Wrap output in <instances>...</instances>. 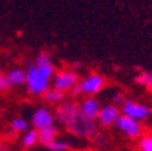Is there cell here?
Instances as JSON below:
<instances>
[{
	"label": "cell",
	"mask_w": 152,
	"mask_h": 151,
	"mask_svg": "<svg viewBox=\"0 0 152 151\" xmlns=\"http://www.w3.org/2000/svg\"><path fill=\"white\" fill-rule=\"evenodd\" d=\"M57 135H58V131H57L56 127L54 125L48 127V128H44V129H41V131H38V142L46 147L48 144H50L52 142L56 140Z\"/></svg>",
	"instance_id": "obj_11"
},
{
	"label": "cell",
	"mask_w": 152,
	"mask_h": 151,
	"mask_svg": "<svg viewBox=\"0 0 152 151\" xmlns=\"http://www.w3.org/2000/svg\"><path fill=\"white\" fill-rule=\"evenodd\" d=\"M37 143H38V131H35V129L26 131V133L23 135V139H22V144L28 148V147H33Z\"/></svg>",
	"instance_id": "obj_15"
},
{
	"label": "cell",
	"mask_w": 152,
	"mask_h": 151,
	"mask_svg": "<svg viewBox=\"0 0 152 151\" xmlns=\"http://www.w3.org/2000/svg\"><path fill=\"white\" fill-rule=\"evenodd\" d=\"M56 74V67L53 63L31 64L26 69V88L31 95H44L49 90V86Z\"/></svg>",
	"instance_id": "obj_1"
},
{
	"label": "cell",
	"mask_w": 152,
	"mask_h": 151,
	"mask_svg": "<svg viewBox=\"0 0 152 151\" xmlns=\"http://www.w3.org/2000/svg\"><path fill=\"white\" fill-rule=\"evenodd\" d=\"M31 124L34 125L35 131H41L54 125V116L48 108H38L31 116Z\"/></svg>",
	"instance_id": "obj_10"
},
{
	"label": "cell",
	"mask_w": 152,
	"mask_h": 151,
	"mask_svg": "<svg viewBox=\"0 0 152 151\" xmlns=\"http://www.w3.org/2000/svg\"><path fill=\"white\" fill-rule=\"evenodd\" d=\"M121 114L128 116L130 119L136 120V121H144L151 116V108L147 106L145 104L137 102L133 99H125L122 105H121Z\"/></svg>",
	"instance_id": "obj_4"
},
{
	"label": "cell",
	"mask_w": 152,
	"mask_h": 151,
	"mask_svg": "<svg viewBox=\"0 0 152 151\" xmlns=\"http://www.w3.org/2000/svg\"><path fill=\"white\" fill-rule=\"evenodd\" d=\"M125 102V98H124V95L122 94H115L113 97V102L111 104L113 105H115V106H118V108H121V105Z\"/></svg>",
	"instance_id": "obj_20"
},
{
	"label": "cell",
	"mask_w": 152,
	"mask_h": 151,
	"mask_svg": "<svg viewBox=\"0 0 152 151\" xmlns=\"http://www.w3.org/2000/svg\"><path fill=\"white\" fill-rule=\"evenodd\" d=\"M64 97H65V94L61 93V91H58V90H56V88H49V90L44 94L45 101H46L48 104H52V105L61 104L63 99H64Z\"/></svg>",
	"instance_id": "obj_13"
},
{
	"label": "cell",
	"mask_w": 152,
	"mask_h": 151,
	"mask_svg": "<svg viewBox=\"0 0 152 151\" xmlns=\"http://www.w3.org/2000/svg\"><path fill=\"white\" fill-rule=\"evenodd\" d=\"M71 94L73 95V97H77V95H82L83 94V90H82V86H80V83H77V85H75L72 87V90H71Z\"/></svg>",
	"instance_id": "obj_22"
},
{
	"label": "cell",
	"mask_w": 152,
	"mask_h": 151,
	"mask_svg": "<svg viewBox=\"0 0 152 151\" xmlns=\"http://www.w3.org/2000/svg\"><path fill=\"white\" fill-rule=\"evenodd\" d=\"M139 151H152V135H142L137 143Z\"/></svg>",
	"instance_id": "obj_18"
},
{
	"label": "cell",
	"mask_w": 152,
	"mask_h": 151,
	"mask_svg": "<svg viewBox=\"0 0 152 151\" xmlns=\"http://www.w3.org/2000/svg\"><path fill=\"white\" fill-rule=\"evenodd\" d=\"M11 128L15 132H26L28 131V123L22 117H16L11 121Z\"/></svg>",
	"instance_id": "obj_16"
},
{
	"label": "cell",
	"mask_w": 152,
	"mask_h": 151,
	"mask_svg": "<svg viewBox=\"0 0 152 151\" xmlns=\"http://www.w3.org/2000/svg\"><path fill=\"white\" fill-rule=\"evenodd\" d=\"M8 87H10V83L7 80V78L0 74V91H6Z\"/></svg>",
	"instance_id": "obj_21"
},
{
	"label": "cell",
	"mask_w": 152,
	"mask_h": 151,
	"mask_svg": "<svg viewBox=\"0 0 152 151\" xmlns=\"http://www.w3.org/2000/svg\"><path fill=\"white\" fill-rule=\"evenodd\" d=\"M79 83L82 86L83 94L92 97V95L102 91V88L106 85V80H104V76L101 75V74H90L84 79L79 80Z\"/></svg>",
	"instance_id": "obj_7"
},
{
	"label": "cell",
	"mask_w": 152,
	"mask_h": 151,
	"mask_svg": "<svg viewBox=\"0 0 152 151\" xmlns=\"http://www.w3.org/2000/svg\"><path fill=\"white\" fill-rule=\"evenodd\" d=\"M151 114H152V109H151Z\"/></svg>",
	"instance_id": "obj_23"
},
{
	"label": "cell",
	"mask_w": 152,
	"mask_h": 151,
	"mask_svg": "<svg viewBox=\"0 0 152 151\" xmlns=\"http://www.w3.org/2000/svg\"><path fill=\"white\" fill-rule=\"evenodd\" d=\"M56 120L60 124H63L64 127L72 125L73 123H76L80 119V110H79V105L76 104L75 101H65L61 102L56 109V114H54Z\"/></svg>",
	"instance_id": "obj_2"
},
{
	"label": "cell",
	"mask_w": 152,
	"mask_h": 151,
	"mask_svg": "<svg viewBox=\"0 0 152 151\" xmlns=\"http://www.w3.org/2000/svg\"><path fill=\"white\" fill-rule=\"evenodd\" d=\"M134 82L137 85L142 86V87L148 88V90H152V72H149V71H141L140 74H137L134 76Z\"/></svg>",
	"instance_id": "obj_14"
},
{
	"label": "cell",
	"mask_w": 152,
	"mask_h": 151,
	"mask_svg": "<svg viewBox=\"0 0 152 151\" xmlns=\"http://www.w3.org/2000/svg\"><path fill=\"white\" fill-rule=\"evenodd\" d=\"M121 116V109L118 106L113 104H106V105H102L101 110H99V114H98V121L102 127H111L115 124L117 119Z\"/></svg>",
	"instance_id": "obj_9"
},
{
	"label": "cell",
	"mask_w": 152,
	"mask_h": 151,
	"mask_svg": "<svg viewBox=\"0 0 152 151\" xmlns=\"http://www.w3.org/2000/svg\"><path fill=\"white\" fill-rule=\"evenodd\" d=\"M48 150L50 151H66L68 148H71V143L65 142V140H60V139H56L54 142H52L50 144L46 146Z\"/></svg>",
	"instance_id": "obj_17"
},
{
	"label": "cell",
	"mask_w": 152,
	"mask_h": 151,
	"mask_svg": "<svg viewBox=\"0 0 152 151\" xmlns=\"http://www.w3.org/2000/svg\"><path fill=\"white\" fill-rule=\"evenodd\" d=\"M68 131H69L72 135L79 136V138H94L98 133V128H96V121H88V120H84L83 117H80L76 123H73L72 125L68 127Z\"/></svg>",
	"instance_id": "obj_6"
},
{
	"label": "cell",
	"mask_w": 152,
	"mask_h": 151,
	"mask_svg": "<svg viewBox=\"0 0 152 151\" xmlns=\"http://www.w3.org/2000/svg\"><path fill=\"white\" fill-rule=\"evenodd\" d=\"M7 80H8L10 86H23L26 85V71L20 68H14L7 74Z\"/></svg>",
	"instance_id": "obj_12"
},
{
	"label": "cell",
	"mask_w": 152,
	"mask_h": 151,
	"mask_svg": "<svg viewBox=\"0 0 152 151\" xmlns=\"http://www.w3.org/2000/svg\"><path fill=\"white\" fill-rule=\"evenodd\" d=\"M52 83H53V88L65 94L66 91L72 90L73 86L79 83V74L73 69H60L56 71Z\"/></svg>",
	"instance_id": "obj_3"
},
{
	"label": "cell",
	"mask_w": 152,
	"mask_h": 151,
	"mask_svg": "<svg viewBox=\"0 0 152 151\" xmlns=\"http://www.w3.org/2000/svg\"><path fill=\"white\" fill-rule=\"evenodd\" d=\"M115 128L122 132L125 136H128L129 139H140L142 136V125L140 121L130 119L128 116L121 114L115 121Z\"/></svg>",
	"instance_id": "obj_5"
},
{
	"label": "cell",
	"mask_w": 152,
	"mask_h": 151,
	"mask_svg": "<svg viewBox=\"0 0 152 151\" xmlns=\"http://www.w3.org/2000/svg\"><path fill=\"white\" fill-rule=\"evenodd\" d=\"M50 56H49V53H46V52H42V53H39L37 56V59H35V63L37 66H41V64H46V63H50Z\"/></svg>",
	"instance_id": "obj_19"
},
{
	"label": "cell",
	"mask_w": 152,
	"mask_h": 151,
	"mask_svg": "<svg viewBox=\"0 0 152 151\" xmlns=\"http://www.w3.org/2000/svg\"><path fill=\"white\" fill-rule=\"evenodd\" d=\"M101 106V102L95 97H86L79 104L80 116L84 120H88V121H96Z\"/></svg>",
	"instance_id": "obj_8"
}]
</instances>
